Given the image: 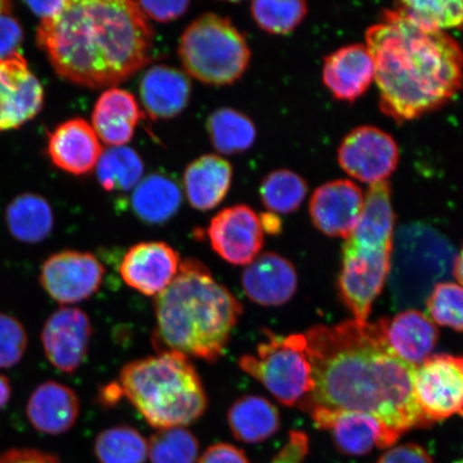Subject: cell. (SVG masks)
Masks as SVG:
<instances>
[{
    "label": "cell",
    "instance_id": "6da1fadb",
    "mask_svg": "<svg viewBox=\"0 0 463 463\" xmlns=\"http://www.w3.org/2000/svg\"><path fill=\"white\" fill-rule=\"evenodd\" d=\"M305 335L312 391L299 409L373 415L398 438L431 426L415 399L416 367L393 353L379 321L318 326Z\"/></svg>",
    "mask_w": 463,
    "mask_h": 463
},
{
    "label": "cell",
    "instance_id": "7a4b0ae2",
    "mask_svg": "<svg viewBox=\"0 0 463 463\" xmlns=\"http://www.w3.org/2000/svg\"><path fill=\"white\" fill-rule=\"evenodd\" d=\"M37 43L68 82L112 89L152 61L155 33L137 2L67 0L40 22Z\"/></svg>",
    "mask_w": 463,
    "mask_h": 463
},
{
    "label": "cell",
    "instance_id": "3957f363",
    "mask_svg": "<svg viewBox=\"0 0 463 463\" xmlns=\"http://www.w3.org/2000/svg\"><path fill=\"white\" fill-rule=\"evenodd\" d=\"M366 43L380 108L398 123L436 111L463 87V51L447 33L421 31L386 9Z\"/></svg>",
    "mask_w": 463,
    "mask_h": 463
},
{
    "label": "cell",
    "instance_id": "277c9868",
    "mask_svg": "<svg viewBox=\"0 0 463 463\" xmlns=\"http://www.w3.org/2000/svg\"><path fill=\"white\" fill-rule=\"evenodd\" d=\"M242 314L244 306L206 265L184 260L175 279L155 299V349L216 363Z\"/></svg>",
    "mask_w": 463,
    "mask_h": 463
},
{
    "label": "cell",
    "instance_id": "5b68a950",
    "mask_svg": "<svg viewBox=\"0 0 463 463\" xmlns=\"http://www.w3.org/2000/svg\"><path fill=\"white\" fill-rule=\"evenodd\" d=\"M118 382L123 396L158 430L194 424L208 407L200 375L182 353L158 352L126 364Z\"/></svg>",
    "mask_w": 463,
    "mask_h": 463
},
{
    "label": "cell",
    "instance_id": "8992f818",
    "mask_svg": "<svg viewBox=\"0 0 463 463\" xmlns=\"http://www.w3.org/2000/svg\"><path fill=\"white\" fill-rule=\"evenodd\" d=\"M393 213L390 184L370 186L362 216L344 245L338 288L341 299L356 321L367 322L390 273Z\"/></svg>",
    "mask_w": 463,
    "mask_h": 463
},
{
    "label": "cell",
    "instance_id": "52a82bcc",
    "mask_svg": "<svg viewBox=\"0 0 463 463\" xmlns=\"http://www.w3.org/2000/svg\"><path fill=\"white\" fill-rule=\"evenodd\" d=\"M457 252L441 232L425 223H410L393 235L389 286L397 308L424 304L439 281L454 270Z\"/></svg>",
    "mask_w": 463,
    "mask_h": 463
},
{
    "label": "cell",
    "instance_id": "ba28073f",
    "mask_svg": "<svg viewBox=\"0 0 463 463\" xmlns=\"http://www.w3.org/2000/svg\"><path fill=\"white\" fill-rule=\"evenodd\" d=\"M178 55L190 77L207 85L225 86L246 72L251 50L228 17L206 14L184 29Z\"/></svg>",
    "mask_w": 463,
    "mask_h": 463
},
{
    "label": "cell",
    "instance_id": "9c48e42d",
    "mask_svg": "<svg viewBox=\"0 0 463 463\" xmlns=\"http://www.w3.org/2000/svg\"><path fill=\"white\" fill-rule=\"evenodd\" d=\"M263 335L256 354L242 355L240 367L263 384L281 404L299 408L312 391L306 335H280L268 328L263 329Z\"/></svg>",
    "mask_w": 463,
    "mask_h": 463
},
{
    "label": "cell",
    "instance_id": "30bf717a",
    "mask_svg": "<svg viewBox=\"0 0 463 463\" xmlns=\"http://www.w3.org/2000/svg\"><path fill=\"white\" fill-rule=\"evenodd\" d=\"M104 275L106 268L95 254L68 249L43 260L39 283L61 307H72L99 291Z\"/></svg>",
    "mask_w": 463,
    "mask_h": 463
},
{
    "label": "cell",
    "instance_id": "8fae6325",
    "mask_svg": "<svg viewBox=\"0 0 463 463\" xmlns=\"http://www.w3.org/2000/svg\"><path fill=\"white\" fill-rule=\"evenodd\" d=\"M414 393L431 425L456 415L463 416V356L428 357L415 369Z\"/></svg>",
    "mask_w": 463,
    "mask_h": 463
},
{
    "label": "cell",
    "instance_id": "7c38bea8",
    "mask_svg": "<svg viewBox=\"0 0 463 463\" xmlns=\"http://www.w3.org/2000/svg\"><path fill=\"white\" fill-rule=\"evenodd\" d=\"M343 170L357 181L374 184L385 182L399 162V148L392 137L373 126H362L347 135L338 149Z\"/></svg>",
    "mask_w": 463,
    "mask_h": 463
},
{
    "label": "cell",
    "instance_id": "4fadbf2b",
    "mask_svg": "<svg viewBox=\"0 0 463 463\" xmlns=\"http://www.w3.org/2000/svg\"><path fill=\"white\" fill-rule=\"evenodd\" d=\"M307 412L318 430L331 433L335 448L345 456H364L375 448L391 449L399 439L373 415L326 408Z\"/></svg>",
    "mask_w": 463,
    "mask_h": 463
},
{
    "label": "cell",
    "instance_id": "5bb4252c",
    "mask_svg": "<svg viewBox=\"0 0 463 463\" xmlns=\"http://www.w3.org/2000/svg\"><path fill=\"white\" fill-rule=\"evenodd\" d=\"M92 326L86 312L61 307L46 318L40 340L46 360L58 372L71 374L89 354Z\"/></svg>",
    "mask_w": 463,
    "mask_h": 463
},
{
    "label": "cell",
    "instance_id": "9a60e30c",
    "mask_svg": "<svg viewBox=\"0 0 463 463\" xmlns=\"http://www.w3.org/2000/svg\"><path fill=\"white\" fill-rule=\"evenodd\" d=\"M207 236L213 250L235 266L250 264L264 244L260 217L252 208L242 204L224 208L213 217Z\"/></svg>",
    "mask_w": 463,
    "mask_h": 463
},
{
    "label": "cell",
    "instance_id": "2e32d148",
    "mask_svg": "<svg viewBox=\"0 0 463 463\" xmlns=\"http://www.w3.org/2000/svg\"><path fill=\"white\" fill-rule=\"evenodd\" d=\"M44 90L20 52L0 60V132L20 128L36 118Z\"/></svg>",
    "mask_w": 463,
    "mask_h": 463
},
{
    "label": "cell",
    "instance_id": "e0dca14e",
    "mask_svg": "<svg viewBox=\"0 0 463 463\" xmlns=\"http://www.w3.org/2000/svg\"><path fill=\"white\" fill-rule=\"evenodd\" d=\"M182 260L164 241H144L126 252L119 273L127 286L146 297H157L175 279Z\"/></svg>",
    "mask_w": 463,
    "mask_h": 463
},
{
    "label": "cell",
    "instance_id": "ac0fdd59",
    "mask_svg": "<svg viewBox=\"0 0 463 463\" xmlns=\"http://www.w3.org/2000/svg\"><path fill=\"white\" fill-rule=\"evenodd\" d=\"M364 204L361 188L351 181L338 179L322 184L312 194L310 217L322 233L346 239L355 229Z\"/></svg>",
    "mask_w": 463,
    "mask_h": 463
},
{
    "label": "cell",
    "instance_id": "d6986e66",
    "mask_svg": "<svg viewBox=\"0 0 463 463\" xmlns=\"http://www.w3.org/2000/svg\"><path fill=\"white\" fill-rule=\"evenodd\" d=\"M298 283L294 265L275 252L260 254L241 274V288L246 297L263 307L287 304L297 292Z\"/></svg>",
    "mask_w": 463,
    "mask_h": 463
},
{
    "label": "cell",
    "instance_id": "ffe728a7",
    "mask_svg": "<svg viewBox=\"0 0 463 463\" xmlns=\"http://www.w3.org/2000/svg\"><path fill=\"white\" fill-rule=\"evenodd\" d=\"M80 412L78 393L57 381H44L26 402V418L34 430L48 436H61L77 424Z\"/></svg>",
    "mask_w": 463,
    "mask_h": 463
},
{
    "label": "cell",
    "instance_id": "44dd1931",
    "mask_svg": "<svg viewBox=\"0 0 463 463\" xmlns=\"http://www.w3.org/2000/svg\"><path fill=\"white\" fill-rule=\"evenodd\" d=\"M375 78V65L366 45L344 46L328 55L323 65V82L340 101H355Z\"/></svg>",
    "mask_w": 463,
    "mask_h": 463
},
{
    "label": "cell",
    "instance_id": "7402d4cb",
    "mask_svg": "<svg viewBox=\"0 0 463 463\" xmlns=\"http://www.w3.org/2000/svg\"><path fill=\"white\" fill-rule=\"evenodd\" d=\"M103 149L92 126L83 118H72L56 127L48 143V154L62 171L83 175L97 166Z\"/></svg>",
    "mask_w": 463,
    "mask_h": 463
},
{
    "label": "cell",
    "instance_id": "603a6c76",
    "mask_svg": "<svg viewBox=\"0 0 463 463\" xmlns=\"http://www.w3.org/2000/svg\"><path fill=\"white\" fill-rule=\"evenodd\" d=\"M191 80L186 73L166 65H156L143 74L140 98L153 120L176 118L190 101Z\"/></svg>",
    "mask_w": 463,
    "mask_h": 463
},
{
    "label": "cell",
    "instance_id": "cb8c5ba5",
    "mask_svg": "<svg viewBox=\"0 0 463 463\" xmlns=\"http://www.w3.org/2000/svg\"><path fill=\"white\" fill-rule=\"evenodd\" d=\"M379 322L393 353L415 367L427 360L438 343V328L419 310L403 311Z\"/></svg>",
    "mask_w": 463,
    "mask_h": 463
},
{
    "label": "cell",
    "instance_id": "d4e9b609",
    "mask_svg": "<svg viewBox=\"0 0 463 463\" xmlns=\"http://www.w3.org/2000/svg\"><path fill=\"white\" fill-rule=\"evenodd\" d=\"M143 112L131 92L112 87L97 100L91 116L92 128L111 147L125 146L132 140Z\"/></svg>",
    "mask_w": 463,
    "mask_h": 463
},
{
    "label": "cell",
    "instance_id": "484cf974",
    "mask_svg": "<svg viewBox=\"0 0 463 463\" xmlns=\"http://www.w3.org/2000/svg\"><path fill=\"white\" fill-rule=\"evenodd\" d=\"M233 178V167L218 155H204L191 162L184 173V188L195 210H213L227 196Z\"/></svg>",
    "mask_w": 463,
    "mask_h": 463
},
{
    "label": "cell",
    "instance_id": "4316f807",
    "mask_svg": "<svg viewBox=\"0 0 463 463\" xmlns=\"http://www.w3.org/2000/svg\"><path fill=\"white\" fill-rule=\"evenodd\" d=\"M181 186L165 173H153L133 190L130 205L135 215L147 224H164L176 215L182 206Z\"/></svg>",
    "mask_w": 463,
    "mask_h": 463
},
{
    "label": "cell",
    "instance_id": "83f0119b",
    "mask_svg": "<svg viewBox=\"0 0 463 463\" xmlns=\"http://www.w3.org/2000/svg\"><path fill=\"white\" fill-rule=\"evenodd\" d=\"M228 422L237 441L257 444L275 436L280 430V414L268 399L241 396L231 405Z\"/></svg>",
    "mask_w": 463,
    "mask_h": 463
},
{
    "label": "cell",
    "instance_id": "f1b7e54d",
    "mask_svg": "<svg viewBox=\"0 0 463 463\" xmlns=\"http://www.w3.org/2000/svg\"><path fill=\"white\" fill-rule=\"evenodd\" d=\"M5 223L14 239L34 245L44 241L54 229V213L43 196L25 194L13 201L5 211Z\"/></svg>",
    "mask_w": 463,
    "mask_h": 463
},
{
    "label": "cell",
    "instance_id": "f546056e",
    "mask_svg": "<svg viewBox=\"0 0 463 463\" xmlns=\"http://www.w3.org/2000/svg\"><path fill=\"white\" fill-rule=\"evenodd\" d=\"M391 10L421 31H463L462 0H404L393 5Z\"/></svg>",
    "mask_w": 463,
    "mask_h": 463
},
{
    "label": "cell",
    "instance_id": "4dcf8cb0",
    "mask_svg": "<svg viewBox=\"0 0 463 463\" xmlns=\"http://www.w3.org/2000/svg\"><path fill=\"white\" fill-rule=\"evenodd\" d=\"M207 132L220 154L244 153L256 141L257 129L253 121L234 109L222 108L207 119Z\"/></svg>",
    "mask_w": 463,
    "mask_h": 463
},
{
    "label": "cell",
    "instance_id": "1f68e13d",
    "mask_svg": "<svg viewBox=\"0 0 463 463\" xmlns=\"http://www.w3.org/2000/svg\"><path fill=\"white\" fill-rule=\"evenodd\" d=\"M96 172L104 190L130 191L142 181L144 164L140 155L131 147H109L103 150Z\"/></svg>",
    "mask_w": 463,
    "mask_h": 463
},
{
    "label": "cell",
    "instance_id": "d6a6232c",
    "mask_svg": "<svg viewBox=\"0 0 463 463\" xmlns=\"http://www.w3.org/2000/svg\"><path fill=\"white\" fill-rule=\"evenodd\" d=\"M94 449L99 463H144L148 457L146 439L136 428L127 425L101 431Z\"/></svg>",
    "mask_w": 463,
    "mask_h": 463
},
{
    "label": "cell",
    "instance_id": "836d02e7",
    "mask_svg": "<svg viewBox=\"0 0 463 463\" xmlns=\"http://www.w3.org/2000/svg\"><path fill=\"white\" fill-rule=\"evenodd\" d=\"M308 191L303 177L289 170L269 174L260 186L263 205L273 213H291L298 210Z\"/></svg>",
    "mask_w": 463,
    "mask_h": 463
},
{
    "label": "cell",
    "instance_id": "e575fe53",
    "mask_svg": "<svg viewBox=\"0 0 463 463\" xmlns=\"http://www.w3.org/2000/svg\"><path fill=\"white\" fill-rule=\"evenodd\" d=\"M152 463H195L199 457V441L184 427L167 428L154 433L147 441Z\"/></svg>",
    "mask_w": 463,
    "mask_h": 463
},
{
    "label": "cell",
    "instance_id": "d590c367",
    "mask_svg": "<svg viewBox=\"0 0 463 463\" xmlns=\"http://www.w3.org/2000/svg\"><path fill=\"white\" fill-rule=\"evenodd\" d=\"M251 14L258 26L271 34H287L303 22L308 5L302 0H257Z\"/></svg>",
    "mask_w": 463,
    "mask_h": 463
},
{
    "label": "cell",
    "instance_id": "8d00e7d4",
    "mask_svg": "<svg viewBox=\"0 0 463 463\" xmlns=\"http://www.w3.org/2000/svg\"><path fill=\"white\" fill-rule=\"evenodd\" d=\"M426 306L433 322L463 332V287L439 283L428 297Z\"/></svg>",
    "mask_w": 463,
    "mask_h": 463
},
{
    "label": "cell",
    "instance_id": "74e56055",
    "mask_svg": "<svg viewBox=\"0 0 463 463\" xmlns=\"http://www.w3.org/2000/svg\"><path fill=\"white\" fill-rule=\"evenodd\" d=\"M28 333L19 318L0 312V369H11L24 358Z\"/></svg>",
    "mask_w": 463,
    "mask_h": 463
},
{
    "label": "cell",
    "instance_id": "f35d334b",
    "mask_svg": "<svg viewBox=\"0 0 463 463\" xmlns=\"http://www.w3.org/2000/svg\"><path fill=\"white\" fill-rule=\"evenodd\" d=\"M138 8L143 14L160 23H167L179 19L186 14L190 3L186 0H177V2H137Z\"/></svg>",
    "mask_w": 463,
    "mask_h": 463
},
{
    "label": "cell",
    "instance_id": "ab89813d",
    "mask_svg": "<svg viewBox=\"0 0 463 463\" xmlns=\"http://www.w3.org/2000/svg\"><path fill=\"white\" fill-rule=\"evenodd\" d=\"M23 28L9 14H0V60L17 53L23 43Z\"/></svg>",
    "mask_w": 463,
    "mask_h": 463
},
{
    "label": "cell",
    "instance_id": "60d3db41",
    "mask_svg": "<svg viewBox=\"0 0 463 463\" xmlns=\"http://www.w3.org/2000/svg\"><path fill=\"white\" fill-rule=\"evenodd\" d=\"M309 454V438L303 431H289L288 441L270 463H305Z\"/></svg>",
    "mask_w": 463,
    "mask_h": 463
},
{
    "label": "cell",
    "instance_id": "b9f144b4",
    "mask_svg": "<svg viewBox=\"0 0 463 463\" xmlns=\"http://www.w3.org/2000/svg\"><path fill=\"white\" fill-rule=\"evenodd\" d=\"M376 463H434L430 453L420 445L405 443L391 448Z\"/></svg>",
    "mask_w": 463,
    "mask_h": 463
},
{
    "label": "cell",
    "instance_id": "7bdbcfd3",
    "mask_svg": "<svg viewBox=\"0 0 463 463\" xmlns=\"http://www.w3.org/2000/svg\"><path fill=\"white\" fill-rule=\"evenodd\" d=\"M198 463H249L245 451L230 443H217L208 448Z\"/></svg>",
    "mask_w": 463,
    "mask_h": 463
},
{
    "label": "cell",
    "instance_id": "ee69618b",
    "mask_svg": "<svg viewBox=\"0 0 463 463\" xmlns=\"http://www.w3.org/2000/svg\"><path fill=\"white\" fill-rule=\"evenodd\" d=\"M0 463H61L57 456L36 449H11L0 453Z\"/></svg>",
    "mask_w": 463,
    "mask_h": 463
},
{
    "label": "cell",
    "instance_id": "f6af8a7d",
    "mask_svg": "<svg viewBox=\"0 0 463 463\" xmlns=\"http://www.w3.org/2000/svg\"><path fill=\"white\" fill-rule=\"evenodd\" d=\"M67 0H58V2H27L29 9L42 20H48L54 17L65 8Z\"/></svg>",
    "mask_w": 463,
    "mask_h": 463
},
{
    "label": "cell",
    "instance_id": "bcb514c9",
    "mask_svg": "<svg viewBox=\"0 0 463 463\" xmlns=\"http://www.w3.org/2000/svg\"><path fill=\"white\" fill-rule=\"evenodd\" d=\"M123 397V392H121L118 382H111V383L104 385L98 392L97 402L102 405L103 408H112Z\"/></svg>",
    "mask_w": 463,
    "mask_h": 463
},
{
    "label": "cell",
    "instance_id": "7dc6e473",
    "mask_svg": "<svg viewBox=\"0 0 463 463\" xmlns=\"http://www.w3.org/2000/svg\"><path fill=\"white\" fill-rule=\"evenodd\" d=\"M13 397V383L7 375L0 373V411L9 404Z\"/></svg>",
    "mask_w": 463,
    "mask_h": 463
},
{
    "label": "cell",
    "instance_id": "c3c4849f",
    "mask_svg": "<svg viewBox=\"0 0 463 463\" xmlns=\"http://www.w3.org/2000/svg\"><path fill=\"white\" fill-rule=\"evenodd\" d=\"M260 224L266 233L276 234L281 231V222L275 213H262L259 216Z\"/></svg>",
    "mask_w": 463,
    "mask_h": 463
},
{
    "label": "cell",
    "instance_id": "681fc988",
    "mask_svg": "<svg viewBox=\"0 0 463 463\" xmlns=\"http://www.w3.org/2000/svg\"><path fill=\"white\" fill-rule=\"evenodd\" d=\"M453 271L456 279L458 280L463 286V247L461 249V251L458 254H457Z\"/></svg>",
    "mask_w": 463,
    "mask_h": 463
},
{
    "label": "cell",
    "instance_id": "f907efd6",
    "mask_svg": "<svg viewBox=\"0 0 463 463\" xmlns=\"http://www.w3.org/2000/svg\"><path fill=\"white\" fill-rule=\"evenodd\" d=\"M11 11H13V5L9 2H5V0H0V14H10Z\"/></svg>",
    "mask_w": 463,
    "mask_h": 463
},
{
    "label": "cell",
    "instance_id": "816d5d0a",
    "mask_svg": "<svg viewBox=\"0 0 463 463\" xmlns=\"http://www.w3.org/2000/svg\"><path fill=\"white\" fill-rule=\"evenodd\" d=\"M453 463H463V459H461V460H457V461H455V462H453Z\"/></svg>",
    "mask_w": 463,
    "mask_h": 463
}]
</instances>
